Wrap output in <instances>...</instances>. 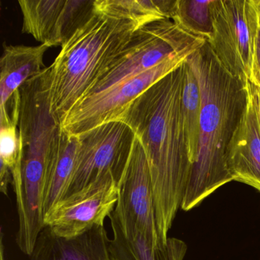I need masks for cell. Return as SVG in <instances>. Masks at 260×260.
I'll use <instances>...</instances> for the list:
<instances>
[{
    "label": "cell",
    "mask_w": 260,
    "mask_h": 260,
    "mask_svg": "<svg viewBox=\"0 0 260 260\" xmlns=\"http://www.w3.org/2000/svg\"><path fill=\"white\" fill-rule=\"evenodd\" d=\"M185 68L186 61L144 91L116 120L130 127L145 152L162 245L181 208L191 173L182 114Z\"/></svg>",
    "instance_id": "obj_1"
},
{
    "label": "cell",
    "mask_w": 260,
    "mask_h": 260,
    "mask_svg": "<svg viewBox=\"0 0 260 260\" xmlns=\"http://www.w3.org/2000/svg\"><path fill=\"white\" fill-rule=\"evenodd\" d=\"M187 62L199 81L202 110L197 157L181 205L185 211L233 181L226 153L246 103V83L224 69L208 42Z\"/></svg>",
    "instance_id": "obj_2"
},
{
    "label": "cell",
    "mask_w": 260,
    "mask_h": 260,
    "mask_svg": "<svg viewBox=\"0 0 260 260\" xmlns=\"http://www.w3.org/2000/svg\"><path fill=\"white\" fill-rule=\"evenodd\" d=\"M139 29L132 21L95 11L61 47L51 68V108L61 125L99 78L125 51Z\"/></svg>",
    "instance_id": "obj_3"
},
{
    "label": "cell",
    "mask_w": 260,
    "mask_h": 260,
    "mask_svg": "<svg viewBox=\"0 0 260 260\" xmlns=\"http://www.w3.org/2000/svg\"><path fill=\"white\" fill-rule=\"evenodd\" d=\"M260 0H214L213 33L208 41L230 74L246 83L260 28Z\"/></svg>",
    "instance_id": "obj_4"
},
{
    "label": "cell",
    "mask_w": 260,
    "mask_h": 260,
    "mask_svg": "<svg viewBox=\"0 0 260 260\" xmlns=\"http://www.w3.org/2000/svg\"><path fill=\"white\" fill-rule=\"evenodd\" d=\"M78 136L80 145L74 173L60 201L73 197L108 176L113 177L119 187L135 135L125 123L113 121Z\"/></svg>",
    "instance_id": "obj_5"
},
{
    "label": "cell",
    "mask_w": 260,
    "mask_h": 260,
    "mask_svg": "<svg viewBox=\"0 0 260 260\" xmlns=\"http://www.w3.org/2000/svg\"><path fill=\"white\" fill-rule=\"evenodd\" d=\"M192 54H173L139 75L124 80L104 92L83 99L63 120L62 131L68 135L78 136L102 124L116 121L134 100L156 82L182 66Z\"/></svg>",
    "instance_id": "obj_6"
},
{
    "label": "cell",
    "mask_w": 260,
    "mask_h": 260,
    "mask_svg": "<svg viewBox=\"0 0 260 260\" xmlns=\"http://www.w3.org/2000/svg\"><path fill=\"white\" fill-rule=\"evenodd\" d=\"M113 211L124 224L138 230L152 244L156 247L162 246L156 225L148 162L142 144L135 135Z\"/></svg>",
    "instance_id": "obj_7"
},
{
    "label": "cell",
    "mask_w": 260,
    "mask_h": 260,
    "mask_svg": "<svg viewBox=\"0 0 260 260\" xmlns=\"http://www.w3.org/2000/svg\"><path fill=\"white\" fill-rule=\"evenodd\" d=\"M118 197V184L113 177L108 176L59 202L45 214V226L59 237H77L104 225L106 217L115 209Z\"/></svg>",
    "instance_id": "obj_8"
},
{
    "label": "cell",
    "mask_w": 260,
    "mask_h": 260,
    "mask_svg": "<svg viewBox=\"0 0 260 260\" xmlns=\"http://www.w3.org/2000/svg\"><path fill=\"white\" fill-rule=\"evenodd\" d=\"M246 103L228 146L226 164L233 181L260 192V112L252 84L246 83Z\"/></svg>",
    "instance_id": "obj_9"
},
{
    "label": "cell",
    "mask_w": 260,
    "mask_h": 260,
    "mask_svg": "<svg viewBox=\"0 0 260 260\" xmlns=\"http://www.w3.org/2000/svg\"><path fill=\"white\" fill-rule=\"evenodd\" d=\"M105 225L74 237H62L45 226L39 234L29 260H110Z\"/></svg>",
    "instance_id": "obj_10"
},
{
    "label": "cell",
    "mask_w": 260,
    "mask_h": 260,
    "mask_svg": "<svg viewBox=\"0 0 260 260\" xmlns=\"http://www.w3.org/2000/svg\"><path fill=\"white\" fill-rule=\"evenodd\" d=\"M113 237L109 240L110 260H183L187 245L179 239L169 237L156 247L141 232L126 226L112 211L109 216Z\"/></svg>",
    "instance_id": "obj_11"
},
{
    "label": "cell",
    "mask_w": 260,
    "mask_h": 260,
    "mask_svg": "<svg viewBox=\"0 0 260 260\" xmlns=\"http://www.w3.org/2000/svg\"><path fill=\"white\" fill-rule=\"evenodd\" d=\"M49 47L4 45L0 60V108L4 107L27 80L46 67L44 57Z\"/></svg>",
    "instance_id": "obj_12"
},
{
    "label": "cell",
    "mask_w": 260,
    "mask_h": 260,
    "mask_svg": "<svg viewBox=\"0 0 260 260\" xmlns=\"http://www.w3.org/2000/svg\"><path fill=\"white\" fill-rule=\"evenodd\" d=\"M66 0H19L22 32L49 48L60 46L62 13Z\"/></svg>",
    "instance_id": "obj_13"
},
{
    "label": "cell",
    "mask_w": 260,
    "mask_h": 260,
    "mask_svg": "<svg viewBox=\"0 0 260 260\" xmlns=\"http://www.w3.org/2000/svg\"><path fill=\"white\" fill-rule=\"evenodd\" d=\"M19 106L17 101L0 110V166L11 173L17 208L22 201L23 161V144L18 127Z\"/></svg>",
    "instance_id": "obj_14"
},
{
    "label": "cell",
    "mask_w": 260,
    "mask_h": 260,
    "mask_svg": "<svg viewBox=\"0 0 260 260\" xmlns=\"http://www.w3.org/2000/svg\"><path fill=\"white\" fill-rule=\"evenodd\" d=\"M80 145V138L62 131L58 147L50 167L44 201L45 216L64 196L72 178Z\"/></svg>",
    "instance_id": "obj_15"
},
{
    "label": "cell",
    "mask_w": 260,
    "mask_h": 260,
    "mask_svg": "<svg viewBox=\"0 0 260 260\" xmlns=\"http://www.w3.org/2000/svg\"><path fill=\"white\" fill-rule=\"evenodd\" d=\"M176 0H95V10L118 19L132 21L141 28L162 19H171Z\"/></svg>",
    "instance_id": "obj_16"
},
{
    "label": "cell",
    "mask_w": 260,
    "mask_h": 260,
    "mask_svg": "<svg viewBox=\"0 0 260 260\" xmlns=\"http://www.w3.org/2000/svg\"><path fill=\"white\" fill-rule=\"evenodd\" d=\"M202 95L197 77L186 60L182 96L184 129L191 166L196 162L199 148Z\"/></svg>",
    "instance_id": "obj_17"
},
{
    "label": "cell",
    "mask_w": 260,
    "mask_h": 260,
    "mask_svg": "<svg viewBox=\"0 0 260 260\" xmlns=\"http://www.w3.org/2000/svg\"><path fill=\"white\" fill-rule=\"evenodd\" d=\"M214 0H176L171 19L187 32L199 39H211Z\"/></svg>",
    "instance_id": "obj_18"
},
{
    "label": "cell",
    "mask_w": 260,
    "mask_h": 260,
    "mask_svg": "<svg viewBox=\"0 0 260 260\" xmlns=\"http://www.w3.org/2000/svg\"><path fill=\"white\" fill-rule=\"evenodd\" d=\"M249 82L254 87L260 89V28L255 40Z\"/></svg>",
    "instance_id": "obj_19"
},
{
    "label": "cell",
    "mask_w": 260,
    "mask_h": 260,
    "mask_svg": "<svg viewBox=\"0 0 260 260\" xmlns=\"http://www.w3.org/2000/svg\"><path fill=\"white\" fill-rule=\"evenodd\" d=\"M0 260H6L5 247L4 244V234H1L0 239Z\"/></svg>",
    "instance_id": "obj_20"
},
{
    "label": "cell",
    "mask_w": 260,
    "mask_h": 260,
    "mask_svg": "<svg viewBox=\"0 0 260 260\" xmlns=\"http://www.w3.org/2000/svg\"><path fill=\"white\" fill-rule=\"evenodd\" d=\"M252 87H253L254 92H255V95H256L257 97V100H258V107H259L260 112V89H256V88L254 87L253 86H252Z\"/></svg>",
    "instance_id": "obj_21"
},
{
    "label": "cell",
    "mask_w": 260,
    "mask_h": 260,
    "mask_svg": "<svg viewBox=\"0 0 260 260\" xmlns=\"http://www.w3.org/2000/svg\"><path fill=\"white\" fill-rule=\"evenodd\" d=\"M259 18H260V4H259Z\"/></svg>",
    "instance_id": "obj_22"
}]
</instances>
